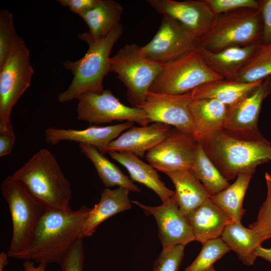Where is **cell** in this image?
<instances>
[{
	"mask_svg": "<svg viewBox=\"0 0 271 271\" xmlns=\"http://www.w3.org/2000/svg\"><path fill=\"white\" fill-rule=\"evenodd\" d=\"M263 81L243 83L219 79L203 84L188 93L194 99H213L229 106L252 92Z\"/></svg>",
	"mask_w": 271,
	"mask_h": 271,
	"instance_id": "d4e9b609",
	"label": "cell"
},
{
	"mask_svg": "<svg viewBox=\"0 0 271 271\" xmlns=\"http://www.w3.org/2000/svg\"><path fill=\"white\" fill-rule=\"evenodd\" d=\"M271 76V44L262 45L241 70L236 81L252 83Z\"/></svg>",
	"mask_w": 271,
	"mask_h": 271,
	"instance_id": "4dcf8cb0",
	"label": "cell"
},
{
	"mask_svg": "<svg viewBox=\"0 0 271 271\" xmlns=\"http://www.w3.org/2000/svg\"><path fill=\"white\" fill-rule=\"evenodd\" d=\"M187 216L195 240L202 243L221 237L226 226L232 221L210 199L205 200Z\"/></svg>",
	"mask_w": 271,
	"mask_h": 271,
	"instance_id": "ffe728a7",
	"label": "cell"
},
{
	"mask_svg": "<svg viewBox=\"0 0 271 271\" xmlns=\"http://www.w3.org/2000/svg\"><path fill=\"white\" fill-rule=\"evenodd\" d=\"M159 14L180 23L198 41L209 30L216 15L205 0H148Z\"/></svg>",
	"mask_w": 271,
	"mask_h": 271,
	"instance_id": "2e32d148",
	"label": "cell"
},
{
	"mask_svg": "<svg viewBox=\"0 0 271 271\" xmlns=\"http://www.w3.org/2000/svg\"><path fill=\"white\" fill-rule=\"evenodd\" d=\"M207 271H215V270L214 269V267L212 266Z\"/></svg>",
	"mask_w": 271,
	"mask_h": 271,
	"instance_id": "ee69618b",
	"label": "cell"
},
{
	"mask_svg": "<svg viewBox=\"0 0 271 271\" xmlns=\"http://www.w3.org/2000/svg\"><path fill=\"white\" fill-rule=\"evenodd\" d=\"M202 244L199 254L185 271H207L217 260L230 251L221 237L207 240Z\"/></svg>",
	"mask_w": 271,
	"mask_h": 271,
	"instance_id": "d6a6232c",
	"label": "cell"
},
{
	"mask_svg": "<svg viewBox=\"0 0 271 271\" xmlns=\"http://www.w3.org/2000/svg\"><path fill=\"white\" fill-rule=\"evenodd\" d=\"M255 255L257 257L267 260L271 264V248H266L260 246L256 249Z\"/></svg>",
	"mask_w": 271,
	"mask_h": 271,
	"instance_id": "b9f144b4",
	"label": "cell"
},
{
	"mask_svg": "<svg viewBox=\"0 0 271 271\" xmlns=\"http://www.w3.org/2000/svg\"><path fill=\"white\" fill-rule=\"evenodd\" d=\"M265 179L266 199L259 209L256 221L249 226L256 231L263 241L271 237V176L267 173L265 174Z\"/></svg>",
	"mask_w": 271,
	"mask_h": 271,
	"instance_id": "836d02e7",
	"label": "cell"
},
{
	"mask_svg": "<svg viewBox=\"0 0 271 271\" xmlns=\"http://www.w3.org/2000/svg\"><path fill=\"white\" fill-rule=\"evenodd\" d=\"M197 144L192 137L172 128L166 137L148 151L145 157L152 166L162 172L192 170Z\"/></svg>",
	"mask_w": 271,
	"mask_h": 271,
	"instance_id": "4fadbf2b",
	"label": "cell"
},
{
	"mask_svg": "<svg viewBox=\"0 0 271 271\" xmlns=\"http://www.w3.org/2000/svg\"><path fill=\"white\" fill-rule=\"evenodd\" d=\"M97 0H59L62 6L68 7L75 14L80 16L92 8Z\"/></svg>",
	"mask_w": 271,
	"mask_h": 271,
	"instance_id": "f35d334b",
	"label": "cell"
},
{
	"mask_svg": "<svg viewBox=\"0 0 271 271\" xmlns=\"http://www.w3.org/2000/svg\"><path fill=\"white\" fill-rule=\"evenodd\" d=\"M253 173L248 172L238 175L232 184L210 198L232 221L241 222L245 213L242 207L243 201Z\"/></svg>",
	"mask_w": 271,
	"mask_h": 271,
	"instance_id": "f1b7e54d",
	"label": "cell"
},
{
	"mask_svg": "<svg viewBox=\"0 0 271 271\" xmlns=\"http://www.w3.org/2000/svg\"><path fill=\"white\" fill-rule=\"evenodd\" d=\"M122 6L114 0H97L95 5L80 17L89 29L91 38L98 40L105 37L119 24Z\"/></svg>",
	"mask_w": 271,
	"mask_h": 271,
	"instance_id": "484cf974",
	"label": "cell"
},
{
	"mask_svg": "<svg viewBox=\"0 0 271 271\" xmlns=\"http://www.w3.org/2000/svg\"><path fill=\"white\" fill-rule=\"evenodd\" d=\"M198 40L177 21L163 16L152 39L141 47V55L148 60L165 64L197 49Z\"/></svg>",
	"mask_w": 271,
	"mask_h": 271,
	"instance_id": "7c38bea8",
	"label": "cell"
},
{
	"mask_svg": "<svg viewBox=\"0 0 271 271\" xmlns=\"http://www.w3.org/2000/svg\"><path fill=\"white\" fill-rule=\"evenodd\" d=\"M90 209L85 205L68 212L46 208L29 244L14 258L39 263L59 262L82 237V229Z\"/></svg>",
	"mask_w": 271,
	"mask_h": 271,
	"instance_id": "6da1fadb",
	"label": "cell"
},
{
	"mask_svg": "<svg viewBox=\"0 0 271 271\" xmlns=\"http://www.w3.org/2000/svg\"><path fill=\"white\" fill-rule=\"evenodd\" d=\"M81 237L59 262L61 271H83L84 251Z\"/></svg>",
	"mask_w": 271,
	"mask_h": 271,
	"instance_id": "d590c367",
	"label": "cell"
},
{
	"mask_svg": "<svg viewBox=\"0 0 271 271\" xmlns=\"http://www.w3.org/2000/svg\"><path fill=\"white\" fill-rule=\"evenodd\" d=\"M1 192L8 204L12 218V237L7 254L14 258L29 244L46 208L11 176L2 182Z\"/></svg>",
	"mask_w": 271,
	"mask_h": 271,
	"instance_id": "8992f818",
	"label": "cell"
},
{
	"mask_svg": "<svg viewBox=\"0 0 271 271\" xmlns=\"http://www.w3.org/2000/svg\"><path fill=\"white\" fill-rule=\"evenodd\" d=\"M14 132H0V156L3 157L11 153L14 146Z\"/></svg>",
	"mask_w": 271,
	"mask_h": 271,
	"instance_id": "ab89813d",
	"label": "cell"
},
{
	"mask_svg": "<svg viewBox=\"0 0 271 271\" xmlns=\"http://www.w3.org/2000/svg\"><path fill=\"white\" fill-rule=\"evenodd\" d=\"M79 147L81 152L93 163L99 177L106 188L118 186L132 192H141L132 180L125 175L117 166L110 162L96 148L84 144H79Z\"/></svg>",
	"mask_w": 271,
	"mask_h": 271,
	"instance_id": "83f0119b",
	"label": "cell"
},
{
	"mask_svg": "<svg viewBox=\"0 0 271 271\" xmlns=\"http://www.w3.org/2000/svg\"><path fill=\"white\" fill-rule=\"evenodd\" d=\"M192 171L211 196L230 185L209 159L200 143L197 145Z\"/></svg>",
	"mask_w": 271,
	"mask_h": 271,
	"instance_id": "f546056e",
	"label": "cell"
},
{
	"mask_svg": "<svg viewBox=\"0 0 271 271\" xmlns=\"http://www.w3.org/2000/svg\"><path fill=\"white\" fill-rule=\"evenodd\" d=\"M133 124L126 121L105 126H92L82 130L49 127L44 132V140L47 144L53 145L63 141L90 145L104 155L108 144L118 137L123 131L132 127Z\"/></svg>",
	"mask_w": 271,
	"mask_h": 271,
	"instance_id": "e0dca14e",
	"label": "cell"
},
{
	"mask_svg": "<svg viewBox=\"0 0 271 271\" xmlns=\"http://www.w3.org/2000/svg\"><path fill=\"white\" fill-rule=\"evenodd\" d=\"M270 94L271 76L235 104L227 106L224 129L242 137L261 136L257 127L258 116L263 100Z\"/></svg>",
	"mask_w": 271,
	"mask_h": 271,
	"instance_id": "5bb4252c",
	"label": "cell"
},
{
	"mask_svg": "<svg viewBox=\"0 0 271 271\" xmlns=\"http://www.w3.org/2000/svg\"><path fill=\"white\" fill-rule=\"evenodd\" d=\"M140 48L136 44L126 45L110 59L109 72L116 73L125 85L128 99L133 107L144 102L163 66L144 57Z\"/></svg>",
	"mask_w": 271,
	"mask_h": 271,
	"instance_id": "52a82bcc",
	"label": "cell"
},
{
	"mask_svg": "<svg viewBox=\"0 0 271 271\" xmlns=\"http://www.w3.org/2000/svg\"><path fill=\"white\" fill-rule=\"evenodd\" d=\"M215 15L243 8L259 10V1L205 0Z\"/></svg>",
	"mask_w": 271,
	"mask_h": 271,
	"instance_id": "8d00e7d4",
	"label": "cell"
},
{
	"mask_svg": "<svg viewBox=\"0 0 271 271\" xmlns=\"http://www.w3.org/2000/svg\"><path fill=\"white\" fill-rule=\"evenodd\" d=\"M77 99L78 120L95 124L126 121L137 123L141 126H146L150 123L143 109L123 104L108 89L100 93L86 92Z\"/></svg>",
	"mask_w": 271,
	"mask_h": 271,
	"instance_id": "30bf717a",
	"label": "cell"
},
{
	"mask_svg": "<svg viewBox=\"0 0 271 271\" xmlns=\"http://www.w3.org/2000/svg\"><path fill=\"white\" fill-rule=\"evenodd\" d=\"M34 72L27 47L15 51L0 69V132H14L12 110L30 86Z\"/></svg>",
	"mask_w": 271,
	"mask_h": 271,
	"instance_id": "9c48e42d",
	"label": "cell"
},
{
	"mask_svg": "<svg viewBox=\"0 0 271 271\" xmlns=\"http://www.w3.org/2000/svg\"><path fill=\"white\" fill-rule=\"evenodd\" d=\"M219 79H223L206 65L196 49L164 64L149 91L183 94L203 84Z\"/></svg>",
	"mask_w": 271,
	"mask_h": 271,
	"instance_id": "ba28073f",
	"label": "cell"
},
{
	"mask_svg": "<svg viewBox=\"0 0 271 271\" xmlns=\"http://www.w3.org/2000/svg\"><path fill=\"white\" fill-rule=\"evenodd\" d=\"M190 107L199 143L224 129L227 109L225 104L213 99H193Z\"/></svg>",
	"mask_w": 271,
	"mask_h": 271,
	"instance_id": "cb8c5ba5",
	"label": "cell"
},
{
	"mask_svg": "<svg viewBox=\"0 0 271 271\" xmlns=\"http://www.w3.org/2000/svg\"><path fill=\"white\" fill-rule=\"evenodd\" d=\"M175 187V199L180 209L187 215L211 196L191 170L164 171Z\"/></svg>",
	"mask_w": 271,
	"mask_h": 271,
	"instance_id": "603a6c76",
	"label": "cell"
},
{
	"mask_svg": "<svg viewBox=\"0 0 271 271\" xmlns=\"http://www.w3.org/2000/svg\"><path fill=\"white\" fill-rule=\"evenodd\" d=\"M206 154L227 180L240 174L254 173L256 167L271 161V144L262 136L245 138L224 129L201 143Z\"/></svg>",
	"mask_w": 271,
	"mask_h": 271,
	"instance_id": "7a4b0ae2",
	"label": "cell"
},
{
	"mask_svg": "<svg viewBox=\"0 0 271 271\" xmlns=\"http://www.w3.org/2000/svg\"><path fill=\"white\" fill-rule=\"evenodd\" d=\"M259 10L262 24V44H271V0L259 1Z\"/></svg>",
	"mask_w": 271,
	"mask_h": 271,
	"instance_id": "74e56055",
	"label": "cell"
},
{
	"mask_svg": "<svg viewBox=\"0 0 271 271\" xmlns=\"http://www.w3.org/2000/svg\"><path fill=\"white\" fill-rule=\"evenodd\" d=\"M171 128L170 125L160 122L140 127L132 126L108 144L106 153L110 151H127L143 158L146 152L166 137Z\"/></svg>",
	"mask_w": 271,
	"mask_h": 271,
	"instance_id": "d6986e66",
	"label": "cell"
},
{
	"mask_svg": "<svg viewBox=\"0 0 271 271\" xmlns=\"http://www.w3.org/2000/svg\"><path fill=\"white\" fill-rule=\"evenodd\" d=\"M107 153L126 168L132 181L152 189L158 195L162 203L167 202L175 197V191L165 186L155 169L144 162L139 157L127 151H110Z\"/></svg>",
	"mask_w": 271,
	"mask_h": 271,
	"instance_id": "44dd1931",
	"label": "cell"
},
{
	"mask_svg": "<svg viewBox=\"0 0 271 271\" xmlns=\"http://www.w3.org/2000/svg\"><path fill=\"white\" fill-rule=\"evenodd\" d=\"M193 100L188 93L172 95L149 91L144 102L138 107L145 111L150 122L172 125L199 143L190 107Z\"/></svg>",
	"mask_w": 271,
	"mask_h": 271,
	"instance_id": "8fae6325",
	"label": "cell"
},
{
	"mask_svg": "<svg viewBox=\"0 0 271 271\" xmlns=\"http://www.w3.org/2000/svg\"><path fill=\"white\" fill-rule=\"evenodd\" d=\"M221 238L242 263L248 266L253 264L257 258L255 251L263 242L255 230L236 221H231L226 226Z\"/></svg>",
	"mask_w": 271,
	"mask_h": 271,
	"instance_id": "4316f807",
	"label": "cell"
},
{
	"mask_svg": "<svg viewBox=\"0 0 271 271\" xmlns=\"http://www.w3.org/2000/svg\"><path fill=\"white\" fill-rule=\"evenodd\" d=\"M11 176L46 208L72 210L70 184L48 150H39Z\"/></svg>",
	"mask_w": 271,
	"mask_h": 271,
	"instance_id": "3957f363",
	"label": "cell"
},
{
	"mask_svg": "<svg viewBox=\"0 0 271 271\" xmlns=\"http://www.w3.org/2000/svg\"><path fill=\"white\" fill-rule=\"evenodd\" d=\"M8 254L2 252L0 254V271H4L5 266L8 263Z\"/></svg>",
	"mask_w": 271,
	"mask_h": 271,
	"instance_id": "7bdbcfd3",
	"label": "cell"
},
{
	"mask_svg": "<svg viewBox=\"0 0 271 271\" xmlns=\"http://www.w3.org/2000/svg\"><path fill=\"white\" fill-rule=\"evenodd\" d=\"M131 202L142 208L147 215H152L155 218L163 249L178 244L186 245L195 240L188 217L180 209L175 196L158 206H147L137 201Z\"/></svg>",
	"mask_w": 271,
	"mask_h": 271,
	"instance_id": "9a60e30c",
	"label": "cell"
},
{
	"mask_svg": "<svg viewBox=\"0 0 271 271\" xmlns=\"http://www.w3.org/2000/svg\"><path fill=\"white\" fill-rule=\"evenodd\" d=\"M185 245L178 244L163 249L155 261L153 271H179L184 256Z\"/></svg>",
	"mask_w": 271,
	"mask_h": 271,
	"instance_id": "e575fe53",
	"label": "cell"
},
{
	"mask_svg": "<svg viewBox=\"0 0 271 271\" xmlns=\"http://www.w3.org/2000/svg\"><path fill=\"white\" fill-rule=\"evenodd\" d=\"M129 192V190L123 187L114 190L104 189L99 203L90 209L82 229V236H91L101 223L118 213L130 209L131 202L128 197Z\"/></svg>",
	"mask_w": 271,
	"mask_h": 271,
	"instance_id": "7402d4cb",
	"label": "cell"
},
{
	"mask_svg": "<svg viewBox=\"0 0 271 271\" xmlns=\"http://www.w3.org/2000/svg\"><path fill=\"white\" fill-rule=\"evenodd\" d=\"M26 47L25 42L16 31L12 14L1 9L0 69L15 51Z\"/></svg>",
	"mask_w": 271,
	"mask_h": 271,
	"instance_id": "1f68e13d",
	"label": "cell"
},
{
	"mask_svg": "<svg viewBox=\"0 0 271 271\" xmlns=\"http://www.w3.org/2000/svg\"><path fill=\"white\" fill-rule=\"evenodd\" d=\"M46 263H40L39 265L35 266L32 260H25L23 265L24 269L19 271H47Z\"/></svg>",
	"mask_w": 271,
	"mask_h": 271,
	"instance_id": "60d3db41",
	"label": "cell"
},
{
	"mask_svg": "<svg viewBox=\"0 0 271 271\" xmlns=\"http://www.w3.org/2000/svg\"><path fill=\"white\" fill-rule=\"evenodd\" d=\"M123 28L120 24L105 37L94 40L88 32L78 35L79 39L88 44L85 55L77 61L66 60L64 68L73 75L67 89L60 93L58 100L61 102L77 99L88 92H102L104 77L109 72L110 54L121 37Z\"/></svg>",
	"mask_w": 271,
	"mask_h": 271,
	"instance_id": "277c9868",
	"label": "cell"
},
{
	"mask_svg": "<svg viewBox=\"0 0 271 271\" xmlns=\"http://www.w3.org/2000/svg\"><path fill=\"white\" fill-rule=\"evenodd\" d=\"M262 41L246 46L229 47L218 52L197 46V49L206 65L223 79L236 81L241 70L253 58Z\"/></svg>",
	"mask_w": 271,
	"mask_h": 271,
	"instance_id": "ac0fdd59",
	"label": "cell"
},
{
	"mask_svg": "<svg viewBox=\"0 0 271 271\" xmlns=\"http://www.w3.org/2000/svg\"><path fill=\"white\" fill-rule=\"evenodd\" d=\"M263 24L259 10L243 8L216 15L197 46L218 52L262 41Z\"/></svg>",
	"mask_w": 271,
	"mask_h": 271,
	"instance_id": "5b68a950",
	"label": "cell"
}]
</instances>
